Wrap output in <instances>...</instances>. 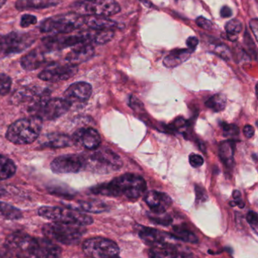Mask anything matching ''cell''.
I'll use <instances>...</instances> for the list:
<instances>
[{
	"instance_id": "e0dca14e",
	"label": "cell",
	"mask_w": 258,
	"mask_h": 258,
	"mask_svg": "<svg viewBox=\"0 0 258 258\" xmlns=\"http://www.w3.org/2000/svg\"><path fill=\"white\" fill-rule=\"evenodd\" d=\"M72 49L66 56V62L78 66L90 60L94 55L95 49L90 43H83L72 47Z\"/></svg>"
},
{
	"instance_id": "52a82bcc",
	"label": "cell",
	"mask_w": 258,
	"mask_h": 258,
	"mask_svg": "<svg viewBox=\"0 0 258 258\" xmlns=\"http://www.w3.org/2000/svg\"><path fill=\"white\" fill-rule=\"evenodd\" d=\"M81 227L83 226L53 222L45 225L43 232L49 239L66 245H74L81 241L84 235V231Z\"/></svg>"
},
{
	"instance_id": "44dd1931",
	"label": "cell",
	"mask_w": 258,
	"mask_h": 258,
	"mask_svg": "<svg viewBox=\"0 0 258 258\" xmlns=\"http://www.w3.org/2000/svg\"><path fill=\"white\" fill-rule=\"evenodd\" d=\"M63 205L71 209L93 214H100L108 209V206L100 201L80 200L77 202H64Z\"/></svg>"
},
{
	"instance_id": "4316f807",
	"label": "cell",
	"mask_w": 258,
	"mask_h": 258,
	"mask_svg": "<svg viewBox=\"0 0 258 258\" xmlns=\"http://www.w3.org/2000/svg\"><path fill=\"white\" fill-rule=\"evenodd\" d=\"M17 167L14 161L6 156L0 155V181L7 180L16 174Z\"/></svg>"
},
{
	"instance_id": "f6af8a7d",
	"label": "cell",
	"mask_w": 258,
	"mask_h": 258,
	"mask_svg": "<svg viewBox=\"0 0 258 258\" xmlns=\"http://www.w3.org/2000/svg\"><path fill=\"white\" fill-rule=\"evenodd\" d=\"M250 28L252 29V31H253V34H254L255 37H257V19H252L250 22Z\"/></svg>"
},
{
	"instance_id": "f546056e",
	"label": "cell",
	"mask_w": 258,
	"mask_h": 258,
	"mask_svg": "<svg viewBox=\"0 0 258 258\" xmlns=\"http://www.w3.org/2000/svg\"><path fill=\"white\" fill-rule=\"evenodd\" d=\"M234 147L235 144L231 140L223 142L220 146V157L222 161L226 164L227 167H232L234 161Z\"/></svg>"
},
{
	"instance_id": "d6986e66",
	"label": "cell",
	"mask_w": 258,
	"mask_h": 258,
	"mask_svg": "<svg viewBox=\"0 0 258 258\" xmlns=\"http://www.w3.org/2000/svg\"><path fill=\"white\" fill-rule=\"evenodd\" d=\"M145 202L155 214L164 213L171 205L172 199L166 193L150 191L145 196Z\"/></svg>"
},
{
	"instance_id": "d6a6232c",
	"label": "cell",
	"mask_w": 258,
	"mask_h": 258,
	"mask_svg": "<svg viewBox=\"0 0 258 258\" xmlns=\"http://www.w3.org/2000/svg\"><path fill=\"white\" fill-rule=\"evenodd\" d=\"M12 85V78L6 74H0V96H7L10 93Z\"/></svg>"
},
{
	"instance_id": "ba28073f",
	"label": "cell",
	"mask_w": 258,
	"mask_h": 258,
	"mask_svg": "<svg viewBox=\"0 0 258 258\" xmlns=\"http://www.w3.org/2000/svg\"><path fill=\"white\" fill-rule=\"evenodd\" d=\"M74 13L81 16L109 17L120 13V7L114 0H87L72 6Z\"/></svg>"
},
{
	"instance_id": "7dc6e473",
	"label": "cell",
	"mask_w": 258,
	"mask_h": 258,
	"mask_svg": "<svg viewBox=\"0 0 258 258\" xmlns=\"http://www.w3.org/2000/svg\"><path fill=\"white\" fill-rule=\"evenodd\" d=\"M6 194H7V191L2 186H0V197L5 196Z\"/></svg>"
},
{
	"instance_id": "ee69618b",
	"label": "cell",
	"mask_w": 258,
	"mask_h": 258,
	"mask_svg": "<svg viewBox=\"0 0 258 258\" xmlns=\"http://www.w3.org/2000/svg\"><path fill=\"white\" fill-rule=\"evenodd\" d=\"M220 16L224 19L231 17L232 16V10L229 7H226V6L222 7L221 10H220Z\"/></svg>"
},
{
	"instance_id": "9c48e42d",
	"label": "cell",
	"mask_w": 258,
	"mask_h": 258,
	"mask_svg": "<svg viewBox=\"0 0 258 258\" xmlns=\"http://www.w3.org/2000/svg\"><path fill=\"white\" fill-rule=\"evenodd\" d=\"M36 41V36L28 33L13 31L0 34V56L21 53L31 47Z\"/></svg>"
},
{
	"instance_id": "7c38bea8",
	"label": "cell",
	"mask_w": 258,
	"mask_h": 258,
	"mask_svg": "<svg viewBox=\"0 0 258 258\" xmlns=\"http://www.w3.org/2000/svg\"><path fill=\"white\" fill-rule=\"evenodd\" d=\"M62 250L49 238L31 237L26 250V257H58Z\"/></svg>"
},
{
	"instance_id": "9a60e30c",
	"label": "cell",
	"mask_w": 258,
	"mask_h": 258,
	"mask_svg": "<svg viewBox=\"0 0 258 258\" xmlns=\"http://www.w3.org/2000/svg\"><path fill=\"white\" fill-rule=\"evenodd\" d=\"M74 145H78L88 150H96L100 146V135L93 127H84L77 131L74 134Z\"/></svg>"
},
{
	"instance_id": "b9f144b4",
	"label": "cell",
	"mask_w": 258,
	"mask_h": 258,
	"mask_svg": "<svg viewBox=\"0 0 258 258\" xmlns=\"http://www.w3.org/2000/svg\"><path fill=\"white\" fill-rule=\"evenodd\" d=\"M198 44H199V40H198L197 37H189L187 39L186 45L190 50H195L196 48L197 47Z\"/></svg>"
},
{
	"instance_id": "ab89813d",
	"label": "cell",
	"mask_w": 258,
	"mask_h": 258,
	"mask_svg": "<svg viewBox=\"0 0 258 258\" xmlns=\"http://www.w3.org/2000/svg\"><path fill=\"white\" fill-rule=\"evenodd\" d=\"M215 53L218 54L220 56L223 57V58H229V49L226 47V46H217L214 49Z\"/></svg>"
},
{
	"instance_id": "d4e9b609",
	"label": "cell",
	"mask_w": 258,
	"mask_h": 258,
	"mask_svg": "<svg viewBox=\"0 0 258 258\" xmlns=\"http://www.w3.org/2000/svg\"><path fill=\"white\" fill-rule=\"evenodd\" d=\"M61 0H18L16 8L19 11L29 10H42L55 7Z\"/></svg>"
},
{
	"instance_id": "277c9868",
	"label": "cell",
	"mask_w": 258,
	"mask_h": 258,
	"mask_svg": "<svg viewBox=\"0 0 258 258\" xmlns=\"http://www.w3.org/2000/svg\"><path fill=\"white\" fill-rule=\"evenodd\" d=\"M38 214L40 217L46 220L77 226H89L93 223V217L84 214L81 211L69 208L43 206L39 209Z\"/></svg>"
},
{
	"instance_id": "d590c367",
	"label": "cell",
	"mask_w": 258,
	"mask_h": 258,
	"mask_svg": "<svg viewBox=\"0 0 258 258\" xmlns=\"http://www.w3.org/2000/svg\"><path fill=\"white\" fill-rule=\"evenodd\" d=\"M190 165L194 168L202 167L204 164V159L201 155L197 154L192 153L188 157Z\"/></svg>"
},
{
	"instance_id": "484cf974",
	"label": "cell",
	"mask_w": 258,
	"mask_h": 258,
	"mask_svg": "<svg viewBox=\"0 0 258 258\" xmlns=\"http://www.w3.org/2000/svg\"><path fill=\"white\" fill-rule=\"evenodd\" d=\"M191 55L190 49H176L172 51L164 59V64L169 69H173L180 66L189 58Z\"/></svg>"
},
{
	"instance_id": "8d00e7d4",
	"label": "cell",
	"mask_w": 258,
	"mask_h": 258,
	"mask_svg": "<svg viewBox=\"0 0 258 258\" xmlns=\"http://www.w3.org/2000/svg\"><path fill=\"white\" fill-rule=\"evenodd\" d=\"M247 220L248 222L249 225L250 227L253 229L255 233H257L258 229V220L257 214L253 211H250L247 215Z\"/></svg>"
},
{
	"instance_id": "30bf717a",
	"label": "cell",
	"mask_w": 258,
	"mask_h": 258,
	"mask_svg": "<svg viewBox=\"0 0 258 258\" xmlns=\"http://www.w3.org/2000/svg\"><path fill=\"white\" fill-rule=\"evenodd\" d=\"M83 43H90L87 31L78 33L53 34L42 40V48L47 52L62 50Z\"/></svg>"
},
{
	"instance_id": "c3c4849f",
	"label": "cell",
	"mask_w": 258,
	"mask_h": 258,
	"mask_svg": "<svg viewBox=\"0 0 258 258\" xmlns=\"http://www.w3.org/2000/svg\"><path fill=\"white\" fill-rule=\"evenodd\" d=\"M6 3H7V0H0V10L4 7Z\"/></svg>"
},
{
	"instance_id": "e575fe53",
	"label": "cell",
	"mask_w": 258,
	"mask_h": 258,
	"mask_svg": "<svg viewBox=\"0 0 258 258\" xmlns=\"http://www.w3.org/2000/svg\"><path fill=\"white\" fill-rule=\"evenodd\" d=\"M37 23V18L31 14H25L22 16L20 25L22 28H27Z\"/></svg>"
},
{
	"instance_id": "ffe728a7",
	"label": "cell",
	"mask_w": 258,
	"mask_h": 258,
	"mask_svg": "<svg viewBox=\"0 0 258 258\" xmlns=\"http://www.w3.org/2000/svg\"><path fill=\"white\" fill-rule=\"evenodd\" d=\"M48 52L43 48L33 49L21 58V66L24 70H37L47 62L46 54Z\"/></svg>"
},
{
	"instance_id": "836d02e7",
	"label": "cell",
	"mask_w": 258,
	"mask_h": 258,
	"mask_svg": "<svg viewBox=\"0 0 258 258\" xmlns=\"http://www.w3.org/2000/svg\"><path fill=\"white\" fill-rule=\"evenodd\" d=\"M225 29H226V33L228 34L238 35L242 30V25L238 19H232V20L229 21L226 23Z\"/></svg>"
},
{
	"instance_id": "603a6c76",
	"label": "cell",
	"mask_w": 258,
	"mask_h": 258,
	"mask_svg": "<svg viewBox=\"0 0 258 258\" xmlns=\"http://www.w3.org/2000/svg\"><path fill=\"white\" fill-rule=\"evenodd\" d=\"M74 141L72 137L67 134L52 133L47 134L44 140L41 143L43 148L49 149H61V148L70 147L73 146Z\"/></svg>"
},
{
	"instance_id": "74e56055",
	"label": "cell",
	"mask_w": 258,
	"mask_h": 258,
	"mask_svg": "<svg viewBox=\"0 0 258 258\" xmlns=\"http://www.w3.org/2000/svg\"><path fill=\"white\" fill-rule=\"evenodd\" d=\"M196 24H197L200 28H203V29L205 30H208V31H210V30L212 29L213 28L212 22L205 19V18L202 17V16L196 19Z\"/></svg>"
},
{
	"instance_id": "5bb4252c",
	"label": "cell",
	"mask_w": 258,
	"mask_h": 258,
	"mask_svg": "<svg viewBox=\"0 0 258 258\" xmlns=\"http://www.w3.org/2000/svg\"><path fill=\"white\" fill-rule=\"evenodd\" d=\"M78 72L77 66L66 64H50L39 74L38 78L46 82L58 83L73 78Z\"/></svg>"
},
{
	"instance_id": "7bdbcfd3",
	"label": "cell",
	"mask_w": 258,
	"mask_h": 258,
	"mask_svg": "<svg viewBox=\"0 0 258 258\" xmlns=\"http://www.w3.org/2000/svg\"><path fill=\"white\" fill-rule=\"evenodd\" d=\"M243 134L247 138H251L254 135V128L250 125H245L243 129Z\"/></svg>"
},
{
	"instance_id": "5b68a950",
	"label": "cell",
	"mask_w": 258,
	"mask_h": 258,
	"mask_svg": "<svg viewBox=\"0 0 258 258\" xmlns=\"http://www.w3.org/2000/svg\"><path fill=\"white\" fill-rule=\"evenodd\" d=\"M85 155L86 170L98 173H109L120 170L123 162L118 155L110 149H100Z\"/></svg>"
},
{
	"instance_id": "7a4b0ae2",
	"label": "cell",
	"mask_w": 258,
	"mask_h": 258,
	"mask_svg": "<svg viewBox=\"0 0 258 258\" xmlns=\"http://www.w3.org/2000/svg\"><path fill=\"white\" fill-rule=\"evenodd\" d=\"M72 106L66 99L50 98L47 93L43 92L31 102L29 111L42 120H53L66 114Z\"/></svg>"
},
{
	"instance_id": "8992f818",
	"label": "cell",
	"mask_w": 258,
	"mask_h": 258,
	"mask_svg": "<svg viewBox=\"0 0 258 258\" xmlns=\"http://www.w3.org/2000/svg\"><path fill=\"white\" fill-rule=\"evenodd\" d=\"M84 26V16L72 13L48 18L42 22L40 30L41 32L49 34H67L81 29Z\"/></svg>"
},
{
	"instance_id": "bcb514c9",
	"label": "cell",
	"mask_w": 258,
	"mask_h": 258,
	"mask_svg": "<svg viewBox=\"0 0 258 258\" xmlns=\"http://www.w3.org/2000/svg\"><path fill=\"white\" fill-rule=\"evenodd\" d=\"M140 2L143 3L145 6H146L147 7H149L151 8L152 7V4H151L150 1L149 0H140Z\"/></svg>"
},
{
	"instance_id": "2e32d148",
	"label": "cell",
	"mask_w": 258,
	"mask_h": 258,
	"mask_svg": "<svg viewBox=\"0 0 258 258\" xmlns=\"http://www.w3.org/2000/svg\"><path fill=\"white\" fill-rule=\"evenodd\" d=\"M93 87L87 82H76L69 86L64 91V96L72 105L73 103H84L90 99Z\"/></svg>"
},
{
	"instance_id": "ac0fdd59",
	"label": "cell",
	"mask_w": 258,
	"mask_h": 258,
	"mask_svg": "<svg viewBox=\"0 0 258 258\" xmlns=\"http://www.w3.org/2000/svg\"><path fill=\"white\" fill-rule=\"evenodd\" d=\"M31 237L25 232H14L7 238L6 247L13 256H26L27 247Z\"/></svg>"
},
{
	"instance_id": "60d3db41",
	"label": "cell",
	"mask_w": 258,
	"mask_h": 258,
	"mask_svg": "<svg viewBox=\"0 0 258 258\" xmlns=\"http://www.w3.org/2000/svg\"><path fill=\"white\" fill-rule=\"evenodd\" d=\"M196 200L198 202H205V201L208 199V196H207L206 193L205 192L203 189L200 187L196 185Z\"/></svg>"
},
{
	"instance_id": "f1b7e54d",
	"label": "cell",
	"mask_w": 258,
	"mask_h": 258,
	"mask_svg": "<svg viewBox=\"0 0 258 258\" xmlns=\"http://www.w3.org/2000/svg\"><path fill=\"white\" fill-rule=\"evenodd\" d=\"M23 214L19 208L6 202H0V218L8 220H20Z\"/></svg>"
},
{
	"instance_id": "cb8c5ba5",
	"label": "cell",
	"mask_w": 258,
	"mask_h": 258,
	"mask_svg": "<svg viewBox=\"0 0 258 258\" xmlns=\"http://www.w3.org/2000/svg\"><path fill=\"white\" fill-rule=\"evenodd\" d=\"M84 16V26L87 27L90 30H94V31L111 30L117 26V24L114 21L108 19L105 16Z\"/></svg>"
},
{
	"instance_id": "7402d4cb",
	"label": "cell",
	"mask_w": 258,
	"mask_h": 258,
	"mask_svg": "<svg viewBox=\"0 0 258 258\" xmlns=\"http://www.w3.org/2000/svg\"><path fill=\"white\" fill-rule=\"evenodd\" d=\"M139 235L146 244H149L152 247L167 242V241H172L173 238H176L174 235H167L165 232L148 227L142 228Z\"/></svg>"
},
{
	"instance_id": "83f0119b",
	"label": "cell",
	"mask_w": 258,
	"mask_h": 258,
	"mask_svg": "<svg viewBox=\"0 0 258 258\" xmlns=\"http://www.w3.org/2000/svg\"><path fill=\"white\" fill-rule=\"evenodd\" d=\"M114 34L111 30H102V31H88V37L90 43L102 45L108 43L114 37Z\"/></svg>"
},
{
	"instance_id": "1f68e13d",
	"label": "cell",
	"mask_w": 258,
	"mask_h": 258,
	"mask_svg": "<svg viewBox=\"0 0 258 258\" xmlns=\"http://www.w3.org/2000/svg\"><path fill=\"white\" fill-rule=\"evenodd\" d=\"M174 232L175 234L173 235L177 239L182 240V241L190 243H197L199 241L197 237L192 232H190L188 229H184V228L175 227Z\"/></svg>"
},
{
	"instance_id": "4fadbf2b",
	"label": "cell",
	"mask_w": 258,
	"mask_h": 258,
	"mask_svg": "<svg viewBox=\"0 0 258 258\" xmlns=\"http://www.w3.org/2000/svg\"><path fill=\"white\" fill-rule=\"evenodd\" d=\"M55 173H77L85 170V155L69 154L57 157L50 164Z\"/></svg>"
},
{
	"instance_id": "f35d334b",
	"label": "cell",
	"mask_w": 258,
	"mask_h": 258,
	"mask_svg": "<svg viewBox=\"0 0 258 258\" xmlns=\"http://www.w3.org/2000/svg\"><path fill=\"white\" fill-rule=\"evenodd\" d=\"M223 133L225 136H235L238 134V129L235 125L224 124L223 126Z\"/></svg>"
},
{
	"instance_id": "4dcf8cb0",
	"label": "cell",
	"mask_w": 258,
	"mask_h": 258,
	"mask_svg": "<svg viewBox=\"0 0 258 258\" xmlns=\"http://www.w3.org/2000/svg\"><path fill=\"white\" fill-rule=\"evenodd\" d=\"M205 105L214 112H220L224 109L226 105V98L223 94H215L205 102Z\"/></svg>"
},
{
	"instance_id": "6da1fadb",
	"label": "cell",
	"mask_w": 258,
	"mask_h": 258,
	"mask_svg": "<svg viewBox=\"0 0 258 258\" xmlns=\"http://www.w3.org/2000/svg\"><path fill=\"white\" fill-rule=\"evenodd\" d=\"M146 182L143 176L135 173H125L108 183L93 187L91 192L109 197L122 196L127 199H138L146 191Z\"/></svg>"
},
{
	"instance_id": "8fae6325",
	"label": "cell",
	"mask_w": 258,
	"mask_h": 258,
	"mask_svg": "<svg viewBox=\"0 0 258 258\" xmlns=\"http://www.w3.org/2000/svg\"><path fill=\"white\" fill-rule=\"evenodd\" d=\"M83 251L90 257H111L118 256L120 248L112 240L103 237H93L83 244Z\"/></svg>"
},
{
	"instance_id": "3957f363",
	"label": "cell",
	"mask_w": 258,
	"mask_h": 258,
	"mask_svg": "<svg viewBox=\"0 0 258 258\" xmlns=\"http://www.w3.org/2000/svg\"><path fill=\"white\" fill-rule=\"evenodd\" d=\"M43 120L36 116L20 119L12 123L7 130V140L16 145H28L40 137Z\"/></svg>"
}]
</instances>
